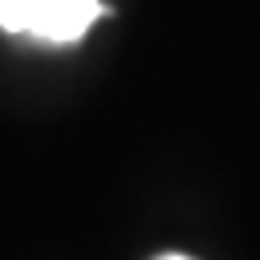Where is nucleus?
Segmentation results:
<instances>
[{
    "mask_svg": "<svg viewBox=\"0 0 260 260\" xmlns=\"http://www.w3.org/2000/svg\"><path fill=\"white\" fill-rule=\"evenodd\" d=\"M106 12V0H0V28L45 45H73Z\"/></svg>",
    "mask_w": 260,
    "mask_h": 260,
    "instance_id": "1",
    "label": "nucleus"
},
{
    "mask_svg": "<svg viewBox=\"0 0 260 260\" xmlns=\"http://www.w3.org/2000/svg\"><path fill=\"white\" fill-rule=\"evenodd\" d=\"M154 260H195V256H183V252H162V256H154Z\"/></svg>",
    "mask_w": 260,
    "mask_h": 260,
    "instance_id": "2",
    "label": "nucleus"
}]
</instances>
